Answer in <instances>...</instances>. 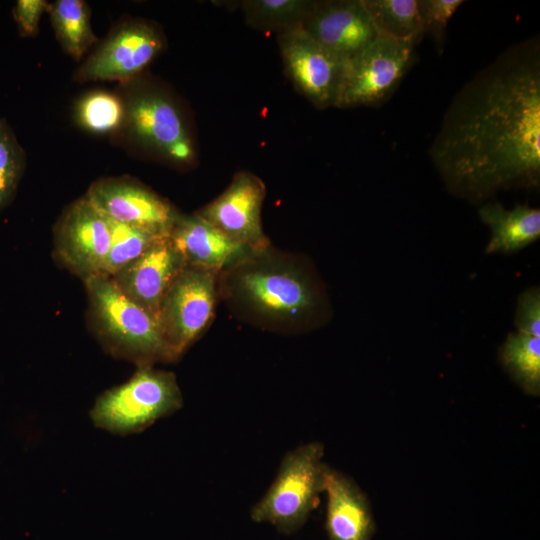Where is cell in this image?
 <instances>
[{"mask_svg":"<svg viewBox=\"0 0 540 540\" xmlns=\"http://www.w3.org/2000/svg\"><path fill=\"white\" fill-rule=\"evenodd\" d=\"M452 193L481 200L540 181V41L510 45L457 92L428 150Z\"/></svg>","mask_w":540,"mask_h":540,"instance_id":"obj_1","label":"cell"},{"mask_svg":"<svg viewBox=\"0 0 540 540\" xmlns=\"http://www.w3.org/2000/svg\"><path fill=\"white\" fill-rule=\"evenodd\" d=\"M218 290L239 316L278 332L307 328L321 305L318 286L305 263L270 246L222 270Z\"/></svg>","mask_w":540,"mask_h":540,"instance_id":"obj_2","label":"cell"},{"mask_svg":"<svg viewBox=\"0 0 540 540\" xmlns=\"http://www.w3.org/2000/svg\"><path fill=\"white\" fill-rule=\"evenodd\" d=\"M96 328L108 350L139 366L172 362L158 319L130 300L111 277L84 280Z\"/></svg>","mask_w":540,"mask_h":540,"instance_id":"obj_3","label":"cell"},{"mask_svg":"<svg viewBox=\"0 0 540 540\" xmlns=\"http://www.w3.org/2000/svg\"><path fill=\"white\" fill-rule=\"evenodd\" d=\"M324 446L314 441L292 449L283 457L277 475L261 499L252 507L250 517L257 523H269L282 534L299 530L319 504L324 492L327 465Z\"/></svg>","mask_w":540,"mask_h":540,"instance_id":"obj_4","label":"cell"},{"mask_svg":"<svg viewBox=\"0 0 540 540\" xmlns=\"http://www.w3.org/2000/svg\"><path fill=\"white\" fill-rule=\"evenodd\" d=\"M182 406L174 373L139 366L128 381L97 398L90 417L96 427L124 436L142 432Z\"/></svg>","mask_w":540,"mask_h":540,"instance_id":"obj_5","label":"cell"},{"mask_svg":"<svg viewBox=\"0 0 540 540\" xmlns=\"http://www.w3.org/2000/svg\"><path fill=\"white\" fill-rule=\"evenodd\" d=\"M416 45L378 37L345 60L335 107L379 106L400 85L416 61Z\"/></svg>","mask_w":540,"mask_h":540,"instance_id":"obj_6","label":"cell"},{"mask_svg":"<svg viewBox=\"0 0 540 540\" xmlns=\"http://www.w3.org/2000/svg\"><path fill=\"white\" fill-rule=\"evenodd\" d=\"M219 275L218 271L186 265L166 291L157 319L172 362L210 324L219 294Z\"/></svg>","mask_w":540,"mask_h":540,"instance_id":"obj_7","label":"cell"},{"mask_svg":"<svg viewBox=\"0 0 540 540\" xmlns=\"http://www.w3.org/2000/svg\"><path fill=\"white\" fill-rule=\"evenodd\" d=\"M277 40L285 71L296 89L318 109L335 107L345 59L301 26L278 33Z\"/></svg>","mask_w":540,"mask_h":540,"instance_id":"obj_8","label":"cell"},{"mask_svg":"<svg viewBox=\"0 0 540 540\" xmlns=\"http://www.w3.org/2000/svg\"><path fill=\"white\" fill-rule=\"evenodd\" d=\"M85 197L107 219L158 234L169 235L180 216L166 200L126 178L99 180Z\"/></svg>","mask_w":540,"mask_h":540,"instance_id":"obj_9","label":"cell"},{"mask_svg":"<svg viewBox=\"0 0 540 540\" xmlns=\"http://www.w3.org/2000/svg\"><path fill=\"white\" fill-rule=\"evenodd\" d=\"M126 123L142 144L176 164L195 158L192 139L175 103L159 92H143L126 104Z\"/></svg>","mask_w":540,"mask_h":540,"instance_id":"obj_10","label":"cell"},{"mask_svg":"<svg viewBox=\"0 0 540 540\" xmlns=\"http://www.w3.org/2000/svg\"><path fill=\"white\" fill-rule=\"evenodd\" d=\"M110 243L108 219L85 196L68 207L55 229L56 255L84 280L100 273Z\"/></svg>","mask_w":540,"mask_h":540,"instance_id":"obj_11","label":"cell"},{"mask_svg":"<svg viewBox=\"0 0 540 540\" xmlns=\"http://www.w3.org/2000/svg\"><path fill=\"white\" fill-rule=\"evenodd\" d=\"M264 198L262 180L239 172L221 195L196 214L252 251L262 250L270 246L261 220Z\"/></svg>","mask_w":540,"mask_h":540,"instance_id":"obj_12","label":"cell"},{"mask_svg":"<svg viewBox=\"0 0 540 540\" xmlns=\"http://www.w3.org/2000/svg\"><path fill=\"white\" fill-rule=\"evenodd\" d=\"M163 39L145 22L118 28L87 59L78 76L83 80L126 81L139 74L159 54Z\"/></svg>","mask_w":540,"mask_h":540,"instance_id":"obj_13","label":"cell"},{"mask_svg":"<svg viewBox=\"0 0 540 540\" xmlns=\"http://www.w3.org/2000/svg\"><path fill=\"white\" fill-rule=\"evenodd\" d=\"M301 27L345 60L378 38L363 0H315Z\"/></svg>","mask_w":540,"mask_h":540,"instance_id":"obj_14","label":"cell"},{"mask_svg":"<svg viewBox=\"0 0 540 540\" xmlns=\"http://www.w3.org/2000/svg\"><path fill=\"white\" fill-rule=\"evenodd\" d=\"M185 266L168 235L111 278L124 295L157 318L166 291Z\"/></svg>","mask_w":540,"mask_h":540,"instance_id":"obj_15","label":"cell"},{"mask_svg":"<svg viewBox=\"0 0 540 540\" xmlns=\"http://www.w3.org/2000/svg\"><path fill=\"white\" fill-rule=\"evenodd\" d=\"M169 238L187 266L218 272L252 252L197 214H180Z\"/></svg>","mask_w":540,"mask_h":540,"instance_id":"obj_16","label":"cell"},{"mask_svg":"<svg viewBox=\"0 0 540 540\" xmlns=\"http://www.w3.org/2000/svg\"><path fill=\"white\" fill-rule=\"evenodd\" d=\"M324 492L329 540H371L376 529L371 505L355 481L328 466Z\"/></svg>","mask_w":540,"mask_h":540,"instance_id":"obj_17","label":"cell"},{"mask_svg":"<svg viewBox=\"0 0 540 540\" xmlns=\"http://www.w3.org/2000/svg\"><path fill=\"white\" fill-rule=\"evenodd\" d=\"M479 217L491 229L487 253H514L540 237V210L527 205L513 209L499 202H488L480 207Z\"/></svg>","mask_w":540,"mask_h":540,"instance_id":"obj_18","label":"cell"},{"mask_svg":"<svg viewBox=\"0 0 540 540\" xmlns=\"http://www.w3.org/2000/svg\"><path fill=\"white\" fill-rule=\"evenodd\" d=\"M378 37L417 45L424 37L418 0H363Z\"/></svg>","mask_w":540,"mask_h":540,"instance_id":"obj_19","label":"cell"},{"mask_svg":"<svg viewBox=\"0 0 540 540\" xmlns=\"http://www.w3.org/2000/svg\"><path fill=\"white\" fill-rule=\"evenodd\" d=\"M500 359L514 381L528 394L540 393V337L510 333L500 349Z\"/></svg>","mask_w":540,"mask_h":540,"instance_id":"obj_20","label":"cell"},{"mask_svg":"<svg viewBox=\"0 0 540 540\" xmlns=\"http://www.w3.org/2000/svg\"><path fill=\"white\" fill-rule=\"evenodd\" d=\"M48 11L63 48L74 59L81 58L96 39L86 3L82 0H57Z\"/></svg>","mask_w":540,"mask_h":540,"instance_id":"obj_21","label":"cell"},{"mask_svg":"<svg viewBox=\"0 0 540 540\" xmlns=\"http://www.w3.org/2000/svg\"><path fill=\"white\" fill-rule=\"evenodd\" d=\"M241 3L250 26L280 33L301 26L315 0H246Z\"/></svg>","mask_w":540,"mask_h":540,"instance_id":"obj_22","label":"cell"},{"mask_svg":"<svg viewBox=\"0 0 540 540\" xmlns=\"http://www.w3.org/2000/svg\"><path fill=\"white\" fill-rule=\"evenodd\" d=\"M111 243L98 275L112 277L138 258L160 238L168 236L109 220Z\"/></svg>","mask_w":540,"mask_h":540,"instance_id":"obj_23","label":"cell"},{"mask_svg":"<svg viewBox=\"0 0 540 540\" xmlns=\"http://www.w3.org/2000/svg\"><path fill=\"white\" fill-rule=\"evenodd\" d=\"M76 118L90 132L110 133L118 129L126 118V106L116 95L96 91L78 102Z\"/></svg>","mask_w":540,"mask_h":540,"instance_id":"obj_24","label":"cell"},{"mask_svg":"<svg viewBox=\"0 0 540 540\" xmlns=\"http://www.w3.org/2000/svg\"><path fill=\"white\" fill-rule=\"evenodd\" d=\"M24 152L8 125L0 118V210L9 203L20 181Z\"/></svg>","mask_w":540,"mask_h":540,"instance_id":"obj_25","label":"cell"},{"mask_svg":"<svg viewBox=\"0 0 540 540\" xmlns=\"http://www.w3.org/2000/svg\"><path fill=\"white\" fill-rule=\"evenodd\" d=\"M463 3V0H418L423 36H430L439 54L444 50L448 23Z\"/></svg>","mask_w":540,"mask_h":540,"instance_id":"obj_26","label":"cell"},{"mask_svg":"<svg viewBox=\"0 0 540 540\" xmlns=\"http://www.w3.org/2000/svg\"><path fill=\"white\" fill-rule=\"evenodd\" d=\"M515 322L519 333L540 337V293L538 288H531L520 295Z\"/></svg>","mask_w":540,"mask_h":540,"instance_id":"obj_27","label":"cell"},{"mask_svg":"<svg viewBox=\"0 0 540 540\" xmlns=\"http://www.w3.org/2000/svg\"><path fill=\"white\" fill-rule=\"evenodd\" d=\"M49 6L44 0H18L13 8V17L20 33L24 36L34 35L42 14L49 10Z\"/></svg>","mask_w":540,"mask_h":540,"instance_id":"obj_28","label":"cell"}]
</instances>
